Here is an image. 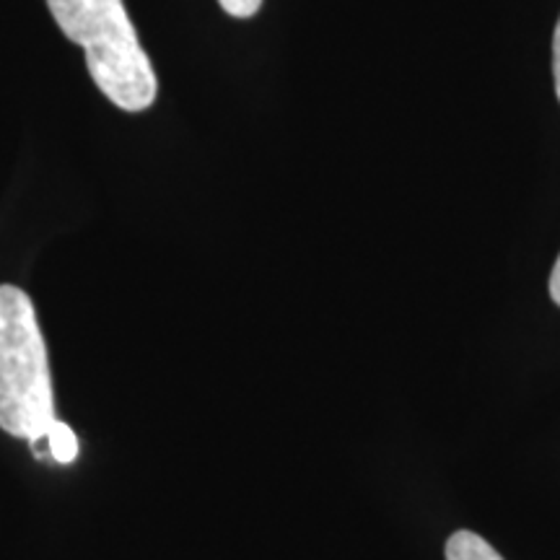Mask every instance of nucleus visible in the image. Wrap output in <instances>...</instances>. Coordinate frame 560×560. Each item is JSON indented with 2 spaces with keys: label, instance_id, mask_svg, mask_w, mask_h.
Listing matches in <instances>:
<instances>
[{
  "label": "nucleus",
  "instance_id": "f257e3e1",
  "mask_svg": "<svg viewBox=\"0 0 560 560\" xmlns=\"http://www.w3.org/2000/svg\"><path fill=\"white\" fill-rule=\"evenodd\" d=\"M55 24L83 47L96 89L125 112L156 102L159 81L122 0H47Z\"/></svg>",
  "mask_w": 560,
  "mask_h": 560
},
{
  "label": "nucleus",
  "instance_id": "f03ea898",
  "mask_svg": "<svg viewBox=\"0 0 560 560\" xmlns=\"http://www.w3.org/2000/svg\"><path fill=\"white\" fill-rule=\"evenodd\" d=\"M52 420V376L37 312L16 285H0V429L30 441Z\"/></svg>",
  "mask_w": 560,
  "mask_h": 560
},
{
  "label": "nucleus",
  "instance_id": "7ed1b4c3",
  "mask_svg": "<svg viewBox=\"0 0 560 560\" xmlns=\"http://www.w3.org/2000/svg\"><path fill=\"white\" fill-rule=\"evenodd\" d=\"M444 556L446 560H503L493 545L467 529L454 532L450 540H446Z\"/></svg>",
  "mask_w": 560,
  "mask_h": 560
},
{
  "label": "nucleus",
  "instance_id": "20e7f679",
  "mask_svg": "<svg viewBox=\"0 0 560 560\" xmlns=\"http://www.w3.org/2000/svg\"><path fill=\"white\" fill-rule=\"evenodd\" d=\"M45 436L47 452H50V457L58 462V465H70V462H75V457H79V439H75V433L68 423L55 418L52 423L47 425Z\"/></svg>",
  "mask_w": 560,
  "mask_h": 560
},
{
  "label": "nucleus",
  "instance_id": "39448f33",
  "mask_svg": "<svg viewBox=\"0 0 560 560\" xmlns=\"http://www.w3.org/2000/svg\"><path fill=\"white\" fill-rule=\"evenodd\" d=\"M219 5L234 19H252L260 11L262 0H219Z\"/></svg>",
  "mask_w": 560,
  "mask_h": 560
},
{
  "label": "nucleus",
  "instance_id": "423d86ee",
  "mask_svg": "<svg viewBox=\"0 0 560 560\" xmlns=\"http://www.w3.org/2000/svg\"><path fill=\"white\" fill-rule=\"evenodd\" d=\"M552 75H556V94L560 102V19L556 24V34H552Z\"/></svg>",
  "mask_w": 560,
  "mask_h": 560
},
{
  "label": "nucleus",
  "instance_id": "0eeeda50",
  "mask_svg": "<svg viewBox=\"0 0 560 560\" xmlns=\"http://www.w3.org/2000/svg\"><path fill=\"white\" fill-rule=\"evenodd\" d=\"M550 296L560 306V255L556 260V268H552V272H550Z\"/></svg>",
  "mask_w": 560,
  "mask_h": 560
}]
</instances>
